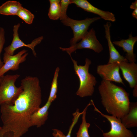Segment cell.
I'll return each instance as SVG.
<instances>
[{
    "label": "cell",
    "mask_w": 137,
    "mask_h": 137,
    "mask_svg": "<svg viewBox=\"0 0 137 137\" xmlns=\"http://www.w3.org/2000/svg\"><path fill=\"white\" fill-rule=\"evenodd\" d=\"M23 90L14 103L0 105L3 125L0 137H21L28 130L31 115L42 102L40 81L36 77L27 76L21 80Z\"/></svg>",
    "instance_id": "1"
},
{
    "label": "cell",
    "mask_w": 137,
    "mask_h": 137,
    "mask_svg": "<svg viewBox=\"0 0 137 137\" xmlns=\"http://www.w3.org/2000/svg\"><path fill=\"white\" fill-rule=\"evenodd\" d=\"M98 90L102 104L109 114L121 119L128 113L129 94L124 88L102 80Z\"/></svg>",
    "instance_id": "2"
},
{
    "label": "cell",
    "mask_w": 137,
    "mask_h": 137,
    "mask_svg": "<svg viewBox=\"0 0 137 137\" xmlns=\"http://www.w3.org/2000/svg\"><path fill=\"white\" fill-rule=\"evenodd\" d=\"M70 57L73 64L75 74L77 75L79 80V86L76 95L81 97L92 96L97 81L96 77L89 72L91 60L86 58L84 65H78L77 62Z\"/></svg>",
    "instance_id": "3"
},
{
    "label": "cell",
    "mask_w": 137,
    "mask_h": 137,
    "mask_svg": "<svg viewBox=\"0 0 137 137\" xmlns=\"http://www.w3.org/2000/svg\"><path fill=\"white\" fill-rule=\"evenodd\" d=\"M20 76L16 74L4 75L0 77V105L13 104L22 92V87H17L15 85Z\"/></svg>",
    "instance_id": "4"
},
{
    "label": "cell",
    "mask_w": 137,
    "mask_h": 137,
    "mask_svg": "<svg viewBox=\"0 0 137 137\" xmlns=\"http://www.w3.org/2000/svg\"><path fill=\"white\" fill-rule=\"evenodd\" d=\"M101 19L99 16L78 20L68 17L61 21L64 25L70 27L73 30V37L70 41L71 46L76 44L82 38L88 31L89 27L92 23Z\"/></svg>",
    "instance_id": "5"
},
{
    "label": "cell",
    "mask_w": 137,
    "mask_h": 137,
    "mask_svg": "<svg viewBox=\"0 0 137 137\" xmlns=\"http://www.w3.org/2000/svg\"><path fill=\"white\" fill-rule=\"evenodd\" d=\"M59 48L62 51H66L70 56L72 53L78 49H90L97 53L101 52L103 50V47L97 39L95 31L93 28L88 32L78 43L68 48L60 47Z\"/></svg>",
    "instance_id": "6"
},
{
    "label": "cell",
    "mask_w": 137,
    "mask_h": 137,
    "mask_svg": "<svg viewBox=\"0 0 137 137\" xmlns=\"http://www.w3.org/2000/svg\"><path fill=\"white\" fill-rule=\"evenodd\" d=\"M91 102L94 107V111L106 118L110 123V130L108 132H103L104 137H134L132 132L122 124L121 119L112 115L104 114L96 107L92 100H91Z\"/></svg>",
    "instance_id": "7"
},
{
    "label": "cell",
    "mask_w": 137,
    "mask_h": 137,
    "mask_svg": "<svg viewBox=\"0 0 137 137\" xmlns=\"http://www.w3.org/2000/svg\"><path fill=\"white\" fill-rule=\"evenodd\" d=\"M20 26V23L14 25L13 29V39L11 44L4 49L5 52L11 55H13L14 52L16 49L22 47H26L30 48L33 54L36 56V53L35 50V47L40 44L43 39V36L40 37L33 40L29 44H26L20 39L18 33L19 28Z\"/></svg>",
    "instance_id": "8"
},
{
    "label": "cell",
    "mask_w": 137,
    "mask_h": 137,
    "mask_svg": "<svg viewBox=\"0 0 137 137\" xmlns=\"http://www.w3.org/2000/svg\"><path fill=\"white\" fill-rule=\"evenodd\" d=\"M27 50L23 49L17 54L13 55H9L5 52L4 54L3 62L4 64L0 68V77L10 70H18L20 64L25 61L28 54Z\"/></svg>",
    "instance_id": "9"
},
{
    "label": "cell",
    "mask_w": 137,
    "mask_h": 137,
    "mask_svg": "<svg viewBox=\"0 0 137 137\" xmlns=\"http://www.w3.org/2000/svg\"><path fill=\"white\" fill-rule=\"evenodd\" d=\"M119 67L118 62L98 65L97 73L102 80L113 81L125 85L119 73Z\"/></svg>",
    "instance_id": "10"
},
{
    "label": "cell",
    "mask_w": 137,
    "mask_h": 137,
    "mask_svg": "<svg viewBox=\"0 0 137 137\" xmlns=\"http://www.w3.org/2000/svg\"><path fill=\"white\" fill-rule=\"evenodd\" d=\"M71 4L73 3L76 6L84 10L97 15L105 20L112 22H115L116 18L112 13L105 11L94 7L86 0H71Z\"/></svg>",
    "instance_id": "11"
},
{
    "label": "cell",
    "mask_w": 137,
    "mask_h": 137,
    "mask_svg": "<svg viewBox=\"0 0 137 137\" xmlns=\"http://www.w3.org/2000/svg\"><path fill=\"white\" fill-rule=\"evenodd\" d=\"M125 79L128 83L130 87L133 88L137 86V64L135 62H118Z\"/></svg>",
    "instance_id": "12"
},
{
    "label": "cell",
    "mask_w": 137,
    "mask_h": 137,
    "mask_svg": "<svg viewBox=\"0 0 137 137\" xmlns=\"http://www.w3.org/2000/svg\"><path fill=\"white\" fill-rule=\"evenodd\" d=\"M111 26V22H107L104 25L105 28V37L108 43L109 53V58L108 63L121 62H128L125 57L120 55L111 40L110 28Z\"/></svg>",
    "instance_id": "13"
},
{
    "label": "cell",
    "mask_w": 137,
    "mask_h": 137,
    "mask_svg": "<svg viewBox=\"0 0 137 137\" xmlns=\"http://www.w3.org/2000/svg\"><path fill=\"white\" fill-rule=\"evenodd\" d=\"M137 41V36L133 37L131 33L129 35L128 39L114 41L112 43L113 44L122 48L126 53L125 58L130 63H132L135 62V56L134 53L133 48Z\"/></svg>",
    "instance_id": "14"
},
{
    "label": "cell",
    "mask_w": 137,
    "mask_h": 137,
    "mask_svg": "<svg viewBox=\"0 0 137 137\" xmlns=\"http://www.w3.org/2000/svg\"><path fill=\"white\" fill-rule=\"evenodd\" d=\"M51 104L47 101L43 106L32 114L30 119V127L35 126L39 128L45 124L48 118V110Z\"/></svg>",
    "instance_id": "15"
},
{
    "label": "cell",
    "mask_w": 137,
    "mask_h": 137,
    "mask_svg": "<svg viewBox=\"0 0 137 137\" xmlns=\"http://www.w3.org/2000/svg\"><path fill=\"white\" fill-rule=\"evenodd\" d=\"M121 119L122 123L127 128L137 127V102H130L128 113Z\"/></svg>",
    "instance_id": "16"
},
{
    "label": "cell",
    "mask_w": 137,
    "mask_h": 137,
    "mask_svg": "<svg viewBox=\"0 0 137 137\" xmlns=\"http://www.w3.org/2000/svg\"><path fill=\"white\" fill-rule=\"evenodd\" d=\"M22 7L19 2L8 1L0 6V14L6 15H17L18 11Z\"/></svg>",
    "instance_id": "17"
},
{
    "label": "cell",
    "mask_w": 137,
    "mask_h": 137,
    "mask_svg": "<svg viewBox=\"0 0 137 137\" xmlns=\"http://www.w3.org/2000/svg\"><path fill=\"white\" fill-rule=\"evenodd\" d=\"M50 6L48 15L51 20H57L59 19L61 15L60 0H49Z\"/></svg>",
    "instance_id": "18"
},
{
    "label": "cell",
    "mask_w": 137,
    "mask_h": 137,
    "mask_svg": "<svg viewBox=\"0 0 137 137\" xmlns=\"http://www.w3.org/2000/svg\"><path fill=\"white\" fill-rule=\"evenodd\" d=\"M91 105V103H89L83 111L82 122L76 133V137H90L88 132V129L90 127V124L86 122V114L88 107Z\"/></svg>",
    "instance_id": "19"
},
{
    "label": "cell",
    "mask_w": 137,
    "mask_h": 137,
    "mask_svg": "<svg viewBox=\"0 0 137 137\" xmlns=\"http://www.w3.org/2000/svg\"><path fill=\"white\" fill-rule=\"evenodd\" d=\"M59 70V67L56 68L51 83L50 94L47 101L51 103L57 98L58 90V78Z\"/></svg>",
    "instance_id": "20"
},
{
    "label": "cell",
    "mask_w": 137,
    "mask_h": 137,
    "mask_svg": "<svg viewBox=\"0 0 137 137\" xmlns=\"http://www.w3.org/2000/svg\"><path fill=\"white\" fill-rule=\"evenodd\" d=\"M17 15L29 24L32 23L34 18V15L33 14L23 7L18 11Z\"/></svg>",
    "instance_id": "21"
},
{
    "label": "cell",
    "mask_w": 137,
    "mask_h": 137,
    "mask_svg": "<svg viewBox=\"0 0 137 137\" xmlns=\"http://www.w3.org/2000/svg\"><path fill=\"white\" fill-rule=\"evenodd\" d=\"M71 4V0H61V15L59 19L61 21L65 19L68 17L66 14L67 10L69 5Z\"/></svg>",
    "instance_id": "22"
},
{
    "label": "cell",
    "mask_w": 137,
    "mask_h": 137,
    "mask_svg": "<svg viewBox=\"0 0 137 137\" xmlns=\"http://www.w3.org/2000/svg\"><path fill=\"white\" fill-rule=\"evenodd\" d=\"M5 31L4 28L0 27V68L4 64L1 59V55L5 42Z\"/></svg>",
    "instance_id": "23"
},
{
    "label": "cell",
    "mask_w": 137,
    "mask_h": 137,
    "mask_svg": "<svg viewBox=\"0 0 137 137\" xmlns=\"http://www.w3.org/2000/svg\"><path fill=\"white\" fill-rule=\"evenodd\" d=\"M73 118L72 119V122L69 129L68 133L66 136L65 137H71V134L72 130L74 126L78 121V119L80 116V115L77 113H75L73 114Z\"/></svg>",
    "instance_id": "24"
},
{
    "label": "cell",
    "mask_w": 137,
    "mask_h": 137,
    "mask_svg": "<svg viewBox=\"0 0 137 137\" xmlns=\"http://www.w3.org/2000/svg\"><path fill=\"white\" fill-rule=\"evenodd\" d=\"M130 8L134 10L137 9V0H136L135 1L132 3L131 5L130 6Z\"/></svg>",
    "instance_id": "25"
},
{
    "label": "cell",
    "mask_w": 137,
    "mask_h": 137,
    "mask_svg": "<svg viewBox=\"0 0 137 137\" xmlns=\"http://www.w3.org/2000/svg\"><path fill=\"white\" fill-rule=\"evenodd\" d=\"M133 96L135 97H137V86L133 88Z\"/></svg>",
    "instance_id": "26"
},
{
    "label": "cell",
    "mask_w": 137,
    "mask_h": 137,
    "mask_svg": "<svg viewBox=\"0 0 137 137\" xmlns=\"http://www.w3.org/2000/svg\"><path fill=\"white\" fill-rule=\"evenodd\" d=\"M132 15L133 17L137 19V9L134 10L132 13Z\"/></svg>",
    "instance_id": "27"
},
{
    "label": "cell",
    "mask_w": 137,
    "mask_h": 137,
    "mask_svg": "<svg viewBox=\"0 0 137 137\" xmlns=\"http://www.w3.org/2000/svg\"><path fill=\"white\" fill-rule=\"evenodd\" d=\"M1 126H0V130L1 129Z\"/></svg>",
    "instance_id": "28"
}]
</instances>
